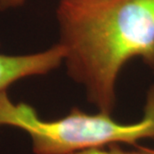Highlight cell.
Masks as SVG:
<instances>
[{
	"mask_svg": "<svg viewBox=\"0 0 154 154\" xmlns=\"http://www.w3.org/2000/svg\"><path fill=\"white\" fill-rule=\"evenodd\" d=\"M56 20L68 75L112 114L126 64L141 59L154 69V0H58Z\"/></svg>",
	"mask_w": 154,
	"mask_h": 154,
	"instance_id": "cell-1",
	"label": "cell"
},
{
	"mask_svg": "<svg viewBox=\"0 0 154 154\" xmlns=\"http://www.w3.org/2000/svg\"><path fill=\"white\" fill-rule=\"evenodd\" d=\"M0 126L25 132L34 154H74L111 145H137L141 140L154 139V85L147 90L142 117L134 122L119 121L111 113L99 110L87 113L76 107L61 118L46 120L33 106L15 103L8 90H3Z\"/></svg>",
	"mask_w": 154,
	"mask_h": 154,
	"instance_id": "cell-2",
	"label": "cell"
},
{
	"mask_svg": "<svg viewBox=\"0 0 154 154\" xmlns=\"http://www.w3.org/2000/svg\"><path fill=\"white\" fill-rule=\"evenodd\" d=\"M63 60L64 49L59 43L35 53H0V91L8 90L22 79L48 74L63 64Z\"/></svg>",
	"mask_w": 154,
	"mask_h": 154,
	"instance_id": "cell-3",
	"label": "cell"
},
{
	"mask_svg": "<svg viewBox=\"0 0 154 154\" xmlns=\"http://www.w3.org/2000/svg\"><path fill=\"white\" fill-rule=\"evenodd\" d=\"M74 154H146V153L143 150H141L139 147H137L136 151H131V150L123 149L120 145H111L106 147V148L86 150V151L77 152Z\"/></svg>",
	"mask_w": 154,
	"mask_h": 154,
	"instance_id": "cell-4",
	"label": "cell"
},
{
	"mask_svg": "<svg viewBox=\"0 0 154 154\" xmlns=\"http://www.w3.org/2000/svg\"><path fill=\"white\" fill-rule=\"evenodd\" d=\"M26 0H0V11L17 9L24 5Z\"/></svg>",
	"mask_w": 154,
	"mask_h": 154,
	"instance_id": "cell-5",
	"label": "cell"
},
{
	"mask_svg": "<svg viewBox=\"0 0 154 154\" xmlns=\"http://www.w3.org/2000/svg\"><path fill=\"white\" fill-rule=\"evenodd\" d=\"M141 150H143L146 154H154V148H147L144 146H138Z\"/></svg>",
	"mask_w": 154,
	"mask_h": 154,
	"instance_id": "cell-6",
	"label": "cell"
}]
</instances>
